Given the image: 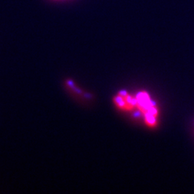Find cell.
Listing matches in <instances>:
<instances>
[]
</instances>
